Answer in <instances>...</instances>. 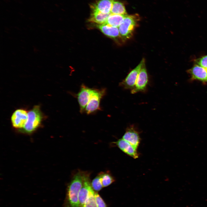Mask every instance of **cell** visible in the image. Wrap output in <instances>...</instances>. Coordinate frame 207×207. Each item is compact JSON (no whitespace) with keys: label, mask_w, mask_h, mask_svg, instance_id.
Here are the masks:
<instances>
[{"label":"cell","mask_w":207,"mask_h":207,"mask_svg":"<svg viewBox=\"0 0 207 207\" xmlns=\"http://www.w3.org/2000/svg\"><path fill=\"white\" fill-rule=\"evenodd\" d=\"M86 173L79 170L74 175L68 186L63 207H80L79 193Z\"/></svg>","instance_id":"cell-1"},{"label":"cell","mask_w":207,"mask_h":207,"mask_svg":"<svg viewBox=\"0 0 207 207\" xmlns=\"http://www.w3.org/2000/svg\"><path fill=\"white\" fill-rule=\"evenodd\" d=\"M43 118L44 116L39 106H34L28 112L27 122L20 131L25 133H32L40 126Z\"/></svg>","instance_id":"cell-2"},{"label":"cell","mask_w":207,"mask_h":207,"mask_svg":"<svg viewBox=\"0 0 207 207\" xmlns=\"http://www.w3.org/2000/svg\"><path fill=\"white\" fill-rule=\"evenodd\" d=\"M140 17L138 14L126 15L118 27L122 39L126 40L130 39L138 26Z\"/></svg>","instance_id":"cell-3"},{"label":"cell","mask_w":207,"mask_h":207,"mask_svg":"<svg viewBox=\"0 0 207 207\" xmlns=\"http://www.w3.org/2000/svg\"><path fill=\"white\" fill-rule=\"evenodd\" d=\"M106 89H93L89 101L87 105L85 111L87 114H90L100 109L101 99L105 94Z\"/></svg>","instance_id":"cell-4"},{"label":"cell","mask_w":207,"mask_h":207,"mask_svg":"<svg viewBox=\"0 0 207 207\" xmlns=\"http://www.w3.org/2000/svg\"><path fill=\"white\" fill-rule=\"evenodd\" d=\"M145 63V60L143 58L138 65L132 70L125 78L120 83V86L125 89L132 90L133 89L135 86L140 70Z\"/></svg>","instance_id":"cell-5"},{"label":"cell","mask_w":207,"mask_h":207,"mask_svg":"<svg viewBox=\"0 0 207 207\" xmlns=\"http://www.w3.org/2000/svg\"><path fill=\"white\" fill-rule=\"evenodd\" d=\"M148 81V76L145 63L139 73L134 87L131 90V93L135 94L139 92L145 91Z\"/></svg>","instance_id":"cell-6"},{"label":"cell","mask_w":207,"mask_h":207,"mask_svg":"<svg viewBox=\"0 0 207 207\" xmlns=\"http://www.w3.org/2000/svg\"><path fill=\"white\" fill-rule=\"evenodd\" d=\"M28 118V112L25 110L20 108L15 110L12 114L11 122L13 126L16 129L23 128Z\"/></svg>","instance_id":"cell-7"},{"label":"cell","mask_w":207,"mask_h":207,"mask_svg":"<svg viewBox=\"0 0 207 207\" xmlns=\"http://www.w3.org/2000/svg\"><path fill=\"white\" fill-rule=\"evenodd\" d=\"M122 138L137 149L140 143V138L139 132L133 125L127 128Z\"/></svg>","instance_id":"cell-8"},{"label":"cell","mask_w":207,"mask_h":207,"mask_svg":"<svg viewBox=\"0 0 207 207\" xmlns=\"http://www.w3.org/2000/svg\"><path fill=\"white\" fill-rule=\"evenodd\" d=\"M93 89L86 85H81L80 90L77 94V98L81 113L84 112L90 99Z\"/></svg>","instance_id":"cell-9"},{"label":"cell","mask_w":207,"mask_h":207,"mask_svg":"<svg viewBox=\"0 0 207 207\" xmlns=\"http://www.w3.org/2000/svg\"><path fill=\"white\" fill-rule=\"evenodd\" d=\"M123 152L134 159L139 156L137 150L129 143L122 138L113 142Z\"/></svg>","instance_id":"cell-10"},{"label":"cell","mask_w":207,"mask_h":207,"mask_svg":"<svg viewBox=\"0 0 207 207\" xmlns=\"http://www.w3.org/2000/svg\"><path fill=\"white\" fill-rule=\"evenodd\" d=\"M91 187L89 174L87 172L84 178L83 186L79 193L78 201L80 207H82L85 204Z\"/></svg>","instance_id":"cell-11"},{"label":"cell","mask_w":207,"mask_h":207,"mask_svg":"<svg viewBox=\"0 0 207 207\" xmlns=\"http://www.w3.org/2000/svg\"><path fill=\"white\" fill-rule=\"evenodd\" d=\"M113 0H98L91 5L92 11L109 14L111 13Z\"/></svg>","instance_id":"cell-12"},{"label":"cell","mask_w":207,"mask_h":207,"mask_svg":"<svg viewBox=\"0 0 207 207\" xmlns=\"http://www.w3.org/2000/svg\"><path fill=\"white\" fill-rule=\"evenodd\" d=\"M188 72L193 79L203 82H207V69L196 64Z\"/></svg>","instance_id":"cell-13"},{"label":"cell","mask_w":207,"mask_h":207,"mask_svg":"<svg viewBox=\"0 0 207 207\" xmlns=\"http://www.w3.org/2000/svg\"><path fill=\"white\" fill-rule=\"evenodd\" d=\"M97 25V27L107 36L114 39L119 38H121L118 27L105 24Z\"/></svg>","instance_id":"cell-14"},{"label":"cell","mask_w":207,"mask_h":207,"mask_svg":"<svg viewBox=\"0 0 207 207\" xmlns=\"http://www.w3.org/2000/svg\"><path fill=\"white\" fill-rule=\"evenodd\" d=\"M111 14H105L99 12L92 11L88 21L91 22L97 23L98 24H103L106 22Z\"/></svg>","instance_id":"cell-15"},{"label":"cell","mask_w":207,"mask_h":207,"mask_svg":"<svg viewBox=\"0 0 207 207\" xmlns=\"http://www.w3.org/2000/svg\"><path fill=\"white\" fill-rule=\"evenodd\" d=\"M126 15L111 14L104 24L114 27H119Z\"/></svg>","instance_id":"cell-16"},{"label":"cell","mask_w":207,"mask_h":207,"mask_svg":"<svg viewBox=\"0 0 207 207\" xmlns=\"http://www.w3.org/2000/svg\"><path fill=\"white\" fill-rule=\"evenodd\" d=\"M111 13L122 15L127 14L124 4L117 0H113Z\"/></svg>","instance_id":"cell-17"},{"label":"cell","mask_w":207,"mask_h":207,"mask_svg":"<svg viewBox=\"0 0 207 207\" xmlns=\"http://www.w3.org/2000/svg\"><path fill=\"white\" fill-rule=\"evenodd\" d=\"M95 195V191L91 187L87 198L82 207H97Z\"/></svg>","instance_id":"cell-18"},{"label":"cell","mask_w":207,"mask_h":207,"mask_svg":"<svg viewBox=\"0 0 207 207\" xmlns=\"http://www.w3.org/2000/svg\"><path fill=\"white\" fill-rule=\"evenodd\" d=\"M101 172V180L103 187H107L115 181L114 178L108 171Z\"/></svg>","instance_id":"cell-19"},{"label":"cell","mask_w":207,"mask_h":207,"mask_svg":"<svg viewBox=\"0 0 207 207\" xmlns=\"http://www.w3.org/2000/svg\"><path fill=\"white\" fill-rule=\"evenodd\" d=\"M91 183V187L95 191L97 192L101 189L103 187L101 182V172L93 179Z\"/></svg>","instance_id":"cell-20"},{"label":"cell","mask_w":207,"mask_h":207,"mask_svg":"<svg viewBox=\"0 0 207 207\" xmlns=\"http://www.w3.org/2000/svg\"><path fill=\"white\" fill-rule=\"evenodd\" d=\"M95 195L97 207H108L102 198L97 192L95 191Z\"/></svg>","instance_id":"cell-21"},{"label":"cell","mask_w":207,"mask_h":207,"mask_svg":"<svg viewBox=\"0 0 207 207\" xmlns=\"http://www.w3.org/2000/svg\"><path fill=\"white\" fill-rule=\"evenodd\" d=\"M195 62L197 64L207 69V55L196 60Z\"/></svg>","instance_id":"cell-22"}]
</instances>
